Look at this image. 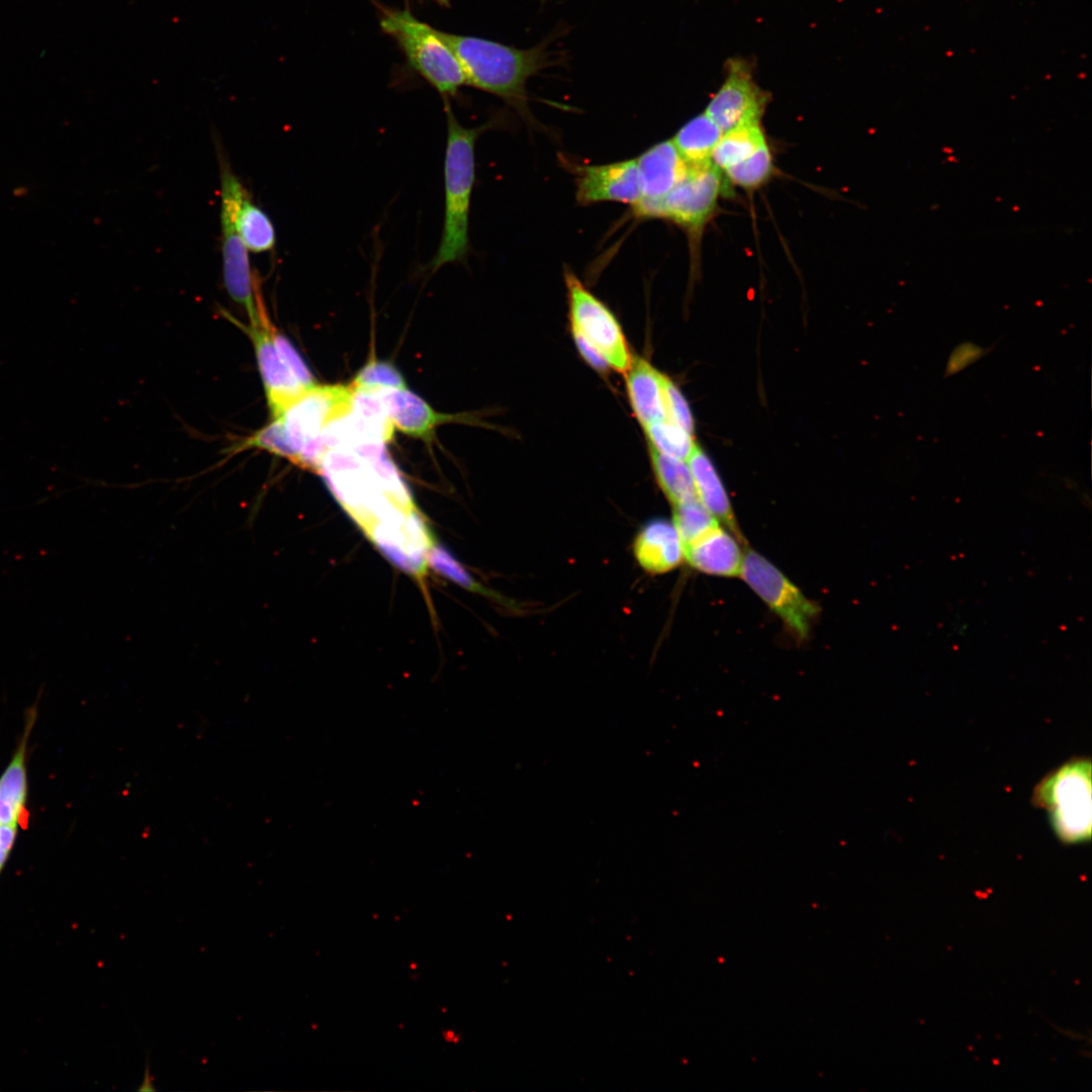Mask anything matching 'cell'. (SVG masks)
Returning a JSON list of instances; mask_svg holds the SVG:
<instances>
[{"instance_id": "obj_20", "label": "cell", "mask_w": 1092, "mask_h": 1092, "mask_svg": "<svg viewBox=\"0 0 1092 1092\" xmlns=\"http://www.w3.org/2000/svg\"><path fill=\"white\" fill-rule=\"evenodd\" d=\"M378 393L393 427L408 436L429 441L439 425L452 420L451 416L435 412L406 387Z\"/></svg>"}, {"instance_id": "obj_34", "label": "cell", "mask_w": 1092, "mask_h": 1092, "mask_svg": "<svg viewBox=\"0 0 1092 1092\" xmlns=\"http://www.w3.org/2000/svg\"><path fill=\"white\" fill-rule=\"evenodd\" d=\"M429 563L440 573L470 589L479 592V587L470 575L444 549L437 547L429 554Z\"/></svg>"}, {"instance_id": "obj_22", "label": "cell", "mask_w": 1092, "mask_h": 1092, "mask_svg": "<svg viewBox=\"0 0 1092 1092\" xmlns=\"http://www.w3.org/2000/svg\"><path fill=\"white\" fill-rule=\"evenodd\" d=\"M722 133L719 126L703 112L686 122L671 142L689 165H701L711 162Z\"/></svg>"}, {"instance_id": "obj_15", "label": "cell", "mask_w": 1092, "mask_h": 1092, "mask_svg": "<svg viewBox=\"0 0 1092 1092\" xmlns=\"http://www.w3.org/2000/svg\"><path fill=\"white\" fill-rule=\"evenodd\" d=\"M730 531L717 525L684 546V559L695 569L716 576H739L744 551Z\"/></svg>"}, {"instance_id": "obj_3", "label": "cell", "mask_w": 1092, "mask_h": 1092, "mask_svg": "<svg viewBox=\"0 0 1092 1092\" xmlns=\"http://www.w3.org/2000/svg\"><path fill=\"white\" fill-rule=\"evenodd\" d=\"M447 143L444 159V222L439 247L428 265L432 272L463 262L469 252V214L475 180V143L488 127H466L446 106Z\"/></svg>"}, {"instance_id": "obj_17", "label": "cell", "mask_w": 1092, "mask_h": 1092, "mask_svg": "<svg viewBox=\"0 0 1092 1092\" xmlns=\"http://www.w3.org/2000/svg\"><path fill=\"white\" fill-rule=\"evenodd\" d=\"M634 556L646 572L661 574L679 565L684 547L672 522L653 519L638 532L633 544Z\"/></svg>"}, {"instance_id": "obj_18", "label": "cell", "mask_w": 1092, "mask_h": 1092, "mask_svg": "<svg viewBox=\"0 0 1092 1092\" xmlns=\"http://www.w3.org/2000/svg\"><path fill=\"white\" fill-rule=\"evenodd\" d=\"M696 497L701 505L730 531L742 544L745 542L724 484L707 454L697 444L687 459Z\"/></svg>"}, {"instance_id": "obj_14", "label": "cell", "mask_w": 1092, "mask_h": 1092, "mask_svg": "<svg viewBox=\"0 0 1092 1092\" xmlns=\"http://www.w3.org/2000/svg\"><path fill=\"white\" fill-rule=\"evenodd\" d=\"M367 534L396 566L416 574L424 569L431 541L426 526L415 511L378 524Z\"/></svg>"}, {"instance_id": "obj_11", "label": "cell", "mask_w": 1092, "mask_h": 1092, "mask_svg": "<svg viewBox=\"0 0 1092 1092\" xmlns=\"http://www.w3.org/2000/svg\"><path fill=\"white\" fill-rule=\"evenodd\" d=\"M257 321L250 325L259 372L272 419L280 417L305 390L282 361L275 346L273 327L261 293L255 285Z\"/></svg>"}, {"instance_id": "obj_38", "label": "cell", "mask_w": 1092, "mask_h": 1092, "mask_svg": "<svg viewBox=\"0 0 1092 1092\" xmlns=\"http://www.w3.org/2000/svg\"><path fill=\"white\" fill-rule=\"evenodd\" d=\"M433 1H435L437 4H439L441 6H445V7L449 6V0H433Z\"/></svg>"}, {"instance_id": "obj_7", "label": "cell", "mask_w": 1092, "mask_h": 1092, "mask_svg": "<svg viewBox=\"0 0 1092 1092\" xmlns=\"http://www.w3.org/2000/svg\"><path fill=\"white\" fill-rule=\"evenodd\" d=\"M352 386L317 385L305 390L278 418L297 455L300 467L318 472L327 449L323 434L329 425L347 416L353 408Z\"/></svg>"}, {"instance_id": "obj_21", "label": "cell", "mask_w": 1092, "mask_h": 1092, "mask_svg": "<svg viewBox=\"0 0 1092 1092\" xmlns=\"http://www.w3.org/2000/svg\"><path fill=\"white\" fill-rule=\"evenodd\" d=\"M36 719V707L26 715L24 733L8 766L0 777V823L23 825L26 815L27 775L26 748Z\"/></svg>"}, {"instance_id": "obj_26", "label": "cell", "mask_w": 1092, "mask_h": 1092, "mask_svg": "<svg viewBox=\"0 0 1092 1092\" xmlns=\"http://www.w3.org/2000/svg\"><path fill=\"white\" fill-rule=\"evenodd\" d=\"M775 171L768 143L744 161L722 172L726 184L753 191L764 185Z\"/></svg>"}, {"instance_id": "obj_32", "label": "cell", "mask_w": 1092, "mask_h": 1092, "mask_svg": "<svg viewBox=\"0 0 1092 1092\" xmlns=\"http://www.w3.org/2000/svg\"><path fill=\"white\" fill-rule=\"evenodd\" d=\"M273 338L277 351L285 363L289 371L296 378V380L305 388L308 389L316 384L311 371L306 366L299 353L290 343V341L282 334L274 330Z\"/></svg>"}, {"instance_id": "obj_37", "label": "cell", "mask_w": 1092, "mask_h": 1092, "mask_svg": "<svg viewBox=\"0 0 1092 1092\" xmlns=\"http://www.w3.org/2000/svg\"><path fill=\"white\" fill-rule=\"evenodd\" d=\"M444 1038H445V1039H446L447 1041H456V1040H455V1034H454V1032H453V1031H445V1032H444Z\"/></svg>"}, {"instance_id": "obj_12", "label": "cell", "mask_w": 1092, "mask_h": 1092, "mask_svg": "<svg viewBox=\"0 0 1092 1092\" xmlns=\"http://www.w3.org/2000/svg\"><path fill=\"white\" fill-rule=\"evenodd\" d=\"M726 68V78L704 112L722 131L761 122L769 94L755 83L744 61L729 60Z\"/></svg>"}, {"instance_id": "obj_36", "label": "cell", "mask_w": 1092, "mask_h": 1092, "mask_svg": "<svg viewBox=\"0 0 1092 1092\" xmlns=\"http://www.w3.org/2000/svg\"><path fill=\"white\" fill-rule=\"evenodd\" d=\"M18 825L0 823V873L5 867L17 836Z\"/></svg>"}, {"instance_id": "obj_28", "label": "cell", "mask_w": 1092, "mask_h": 1092, "mask_svg": "<svg viewBox=\"0 0 1092 1092\" xmlns=\"http://www.w3.org/2000/svg\"><path fill=\"white\" fill-rule=\"evenodd\" d=\"M672 524L679 535L682 547L720 525L697 497L672 506Z\"/></svg>"}, {"instance_id": "obj_30", "label": "cell", "mask_w": 1092, "mask_h": 1092, "mask_svg": "<svg viewBox=\"0 0 1092 1092\" xmlns=\"http://www.w3.org/2000/svg\"><path fill=\"white\" fill-rule=\"evenodd\" d=\"M240 447L241 449L258 448L297 464V455L290 445L279 419H272L270 424L247 438Z\"/></svg>"}, {"instance_id": "obj_27", "label": "cell", "mask_w": 1092, "mask_h": 1092, "mask_svg": "<svg viewBox=\"0 0 1092 1092\" xmlns=\"http://www.w3.org/2000/svg\"><path fill=\"white\" fill-rule=\"evenodd\" d=\"M643 429L648 445L671 457L687 461L696 446L692 433L667 419L649 424Z\"/></svg>"}, {"instance_id": "obj_19", "label": "cell", "mask_w": 1092, "mask_h": 1092, "mask_svg": "<svg viewBox=\"0 0 1092 1092\" xmlns=\"http://www.w3.org/2000/svg\"><path fill=\"white\" fill-rule=\"evenodd\" d=\"M624 374L630 406L639 424L645 427L665 419L664 374L647 359L633 355Z\"/></svg>"}, {"instance_id": "obj_29", "label": "cell", "mask_w": 1092, "mask_h": 1092, "mask_svg": "<svg viewBox=\"0 0 1092 1092\" xmlns=\"http://www.w3.org/2000/svg\"><path fill=\"white\" fill-rule=\"evenodd\" d=\"M350 385L354 391H378L403 388L405 381L393 365L382 361H372L359 370Z\"/></svg>"}, {"instance_id": "obj_10", "label": "cell", "mask_w": 1092, "mask_h": 1092, "mask_svg": "<svg viewBox=\"0 0 1092 1092\" xmlns=\"http://www.w3.org/2000/svg\"><path fill=\"white\" fill-rule=\"evenodd\" d=\"M739 576L782 620L796 639L808 638L820 613V607L807 598L775 564L755 550L746 548Z\"/></svg>"}, {"instance_id": "obj_16", "label": "cell", "mask_w": 1092, "mask_h": 1092, "mask_svg": "<svg viewBox=\"0 0 1092 1092\" xmlns=\"http://www.w3.org/2000/svg\"><path fill=\"white\" fill-rule=\"evenodd\" d=\"M635 159L642 191L638 203L664 197L685 177L689 169V164L679 155L671 140L653 145Z\"/></svg>"}, {"instance_id": "obj_8", "label": "cell", "mask_w": 1092, "mask_h": 1092, "mask_svg": "<svg viewBox=\"0 0 1092 1092\" xmlns=\"http://www.w3.org/2000/svg\"><path fill=\"white\" fill-rule=\"evenodd\" d=\"M220 173V224L222 271L226 291L234 301L242 305L250 325L257 320L255 275L252 274L248 250L239 234L236 215L244 198L249 194L221 153Z\"/></svg>"}, {"instance_id": "obj_13", "label": "cell", "mask_w": 1092, "mask_h": 1092, "mask_svg": "<svg viewBox=\"0 0 1092 1092\" xmlns=\"http://www.w3.org/2000/svg\"><path fill=\"white\" fill-rule=\"evenodd\" d=\"M574 169L577 202H621L635 206L642 197L636 159Z\"/></svg>"}, {"instance_id": "obj_2", "label": "cell", "mask_w": 1092, "mask_h": 1092, "mask_svg": "<svg viewBox=\"0 0 1092 1092\" xmlns=\"http://www.w3.org/2000/svg\"><path fill=\"white\" fill-rule=\"evenodd\" d=\"M438 33L459 61L466 85L493 94L524 117L530 116L527 83L556 63L548 50L550 36L530 49H517L478 36Z\"/></svg>"}, {"instance_id": "obj_24", "label": "cell", "mask_w": 1092, "mask_h": 1092, "mask_svg": "<svg viewBox=\"0 0 1092 1092\" xmlns=\"http://www.w3.org/2000/svg\"><path fill=\"white\" fill-rule=\"evenodd\" d=\"M655 479L671 506L696 498L691 470L686 460L660 453L648 445Z\"/></svg>"}, {"instance_id": "obj_23", "label": "cell", "mask_w": 1092, "mask_h": 1092, "mask_svg": "<svg viewBox=\"0 0 1092 1092\" xmlns=\"http://www.w3.org/2000/svg\"><path fill=\"white\" fill-rule=\"evenodd\" d=\"M767 144L761 122L743 124L723 131L711 162L721 172L744 161Z\"/></svg>"}, {"instance_id": "obj_31", "label": "cell", "mask_w": 1092, "mask_h": 1092, "mask_svg": "<svg viewBox=\"0 0 1092 1092\" xmlns=\"http://www.w3.org/2000/svg\"><path fill=\"white\" fill-rule=\"evenodd\" d=\"M665 419L694 434V419L684 394L673 381L664 374Z\"/></svg>"}, {"instance_id": "obj_1", "label": "cell", "mask_w": 1092, "mask_h": 1092, "mask_svg": "<svg viewBox=\"0 0 1092 1092\" xmlns=\"http://www.w3.org/2000/svg\"><path fill=\"white\" fill-rule=\"evenodd\" d=\"M341 505L366 533L412 511L414 505L385 444L327 450L320 470Z\"/></svg>"}, {"instance_id": "obj_25", "label": "cell", "mask_w": 1092, "mask_h": 1092, "mask_svg": "<svg viewBox=\"0 0 1092 1092\" xmlns=\"http://www.w3.org/2000/svg\"><path fill=\"white\" fill-rule=\"evenodd\" d=\"M239 234L247 248L254 253L270 251L276 243V235L269 216L255 203L248 194L236 215Z\"/></svg>"}, {"instance_id": "obj_6", "label": "cell", "mask_w": 1092, "mask_h": 1092, "mask_svg": "<svg viewBox=\"0 0 1092 1092\" xmlns=\"http://www.w3.org/2000/svg\"><path fill=\"white\" fill-rule=\"evenodd\" d=\"M380 27L395 39L410 66L441 95H454L466 85L459 61L438 29L419 20L410 10L382 8Z\"/></svg>"}, {"instance_id": "obj_4", "label": "cell", "mask_w": 1092, "mask_h": 1092, "mask_svg": "<svg viewBox=\"0 0 1092 1092\" xmlns=\"http://www.w3.org/2000/svg\"><path fill=\"white\" fill-rule=\"evenodd\" d=\"M1091 760L1075 756L1048 772L1035 786L1031 803L1043 810L1057 838L1067 845L1091 839Z\"/></svg>"}, {"instance_id": "obj_5", "label": "cell", "mask_w": 1092, "mask_h": 1092, "mask_svg": "<svg viewBox=\"0 0 1092 1092\" xmlns=\"http://www.w3.org/2000/svg\"><path fill=\"white\" fill-rule=\"evenodd\" d=\"M725 186L722 172L712 162L689 165L685 177L664 197L638 203L633 212L638 218H661L680 228L696 264L704 231L718 210Z\"/></svg>"}, {"instance_id": "obj_9", "label": "cell", "mask_w": 1092, "mask_h": 1092, "mask_svg": "<svg viewBox=\"0 0 1092 1092\" xmlns=\"http://www.w3.org/2000/svg\"><path fill=\"white\" fill-rule=\"evenodd\" d=\"M564 280L571 334L596 350L611 370L624 374L632 354L620 323L569 268H564Z\"/></svg>"}, {"instance_id": "obj_35", "label": "cell", "mask_w": 1092, "mask_h": 1092, "mask_svg": "<svg viewBox=\"0 0 1092 1092\" xmlns=\"http://www.w3.org/2000/svg\"><path fill=\"white\" fill-rule=\"evenodd\" d=\"M572 337L580 356L593 369L601 374H607L611 370L604 358L587 343L576 335H572Z\"/></svg>"}, {"instance_id": "obj_33", "label": "cell", "mask_w": 1092, "mask_h": 1092, "mask_svg": "<svg viewBox=\"0 0 1092 1092\" xmlns=\"http://www.w3.org/2000/svg\"><path fill=\"white\" fill-rule=\"evenodd\" d=\"M991 349L970 341L961 343L952 349L946 360L944 377H949L965 370L986 356Z\"/></svg>"}]
</instances>
